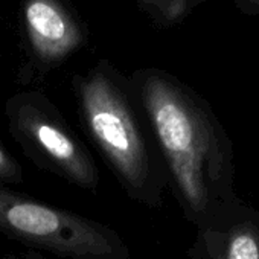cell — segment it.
<instances>
[{
    "instance_id": "cell-1",
    "label": "cell",
    "mask_w": 259,
    "mask_h": 259,
    "mask_svg": "<svg viewBox=\"0 0 259 259\" xmlns=\"http://www.w3.org/2000/svg\"><path fill=\"white\" fill-rule=\"evenodd\" d=\"M138 98L186 220L198 227L239 197L233 144L212 107L176 78L150 72Z\"/></svg>"
},
{
    "instance_id": "cell-2",
    "label": "cell",
    "mask_w": 259,
    "mask_h": 259,
    "mask_svg": "<svg viewBox=\"0 0 259 259\" xmlns=\"http://www.w3.org/2000/svg\"><path fill=\"white\" fill-rule=\"evenodd\" d=\"M87 136L133 201L160 209L168 176L145 116L116 79L98 67L78 84Z\"/></svg>"
},
{
    "instance_id": "cell-3",
    "label": "cell",
    "mask_w": 259,
    "mask_h": 259,
    "mask_svg": "<svg viewBox=\"0 0 259 259\" xmlns=\"http://www.w3.org/2000/svg\"><path fill=\"white\" fill-rule=\"evenodd\" d=\"M0 233L67 259H130L111 227L0 185Z\"/></svg>"
},
{
    "instance_id": "cell-4",
    "label": "cell",
    "mask_w": 259,
    "mask_h": 259,
    "mask_svg": "<svg viewBox=\"0 0 259 259\" xmlns=\"http://www.w3.org/2000/svg\"><path fill=\"white\" fill-rule=\"evenodd\" d=\"M7 120L13 139L37 166L84 191H98L99 172L90 151L49 101L16 96L7 104Z\"/></svg>"
},
{
    "instance_id": "cell-5",
    "label": "cell",
    "mask_w": 259,
    "mask_h": 259,
    "mask_svg": "<svg viewBox=\"0 0 259 259\" xmlns=\"http://www.w3.org/2000/svg\"><path fill=\"white\" fill-rule=\"evenodd\" d=\"M189 259H259V210L236 197L195 227Z\"/></svg>"
},
{
    "instance_id": "cell-6",
    "label": "cell",
    "mask_w": 259,
    "mask_h": 259,
    "mask_svg": "<svg viewBox=\"0 0 259 259\" xmlns=\"http://www.w3.org/2000/svg\"><path fill=\"white\" fill-rule=\"evenodd\" d=\"M25 19L32 49L43 61H60L81 43L78 26L55 0H28Z\"/></svg>"
},
{
    "instance_id": "cell-7",
    "label": "cell",
    "mask_w": 259,
    "mask_h": 259,
    "mask_svg": "<svg viewBox=\"0 0 259 259\" xmlns=\"http://www.w3.org/2000/svg\"><path fill=\"white\" fill-rule=\"evenodd\" d=\"M23 180V169L20 163L0 144V183L20 185Z\"/></svg>"
},
{
    "instance_id": "cell-8",
    "label": "cell",
    "mask_w": 259,
    "mask_h": 259,
    "mask_svg": "<svg viewBox=\"0 0 259 259\" xmlns=\"http://www.w3.org/2000/svg\"><path fill=\"white\" fill-rule=\"evenodd\" d=\"M142 2L147 7L159 8L169 20L179 19L186 8V0H142Z\"/></svg>"
},
{
    "instance_id": "cell-9",
    "label": "cell",
    "mask_w": 259,
    "mask_h": 259,
    "mask_svg": "<svg viewBox=\"0 0 259 259\" xmlns=\"http://www.w3.org/2000/svg\"><path fill=\"white\" fill-rule=\"evenodd\" d=\"M4 259H46V257L31 250L28 253H7Z\"/></svg>"
},
{
    "instance_id": "cell-10",
    "label": "cell",
    "mask_w": 259,
    "mask_h": 259,
    "mask_svg": "<svg viewBox=\"0 0 259 259\" xmlns=\"http://www.w3.org/2000/svg\"><path fill=\"white\" fill-rule=\"evenodd\" d=\"M250 4H253V5H256V7H259V0H248Z\"/></svg>"
}]
</instances>
